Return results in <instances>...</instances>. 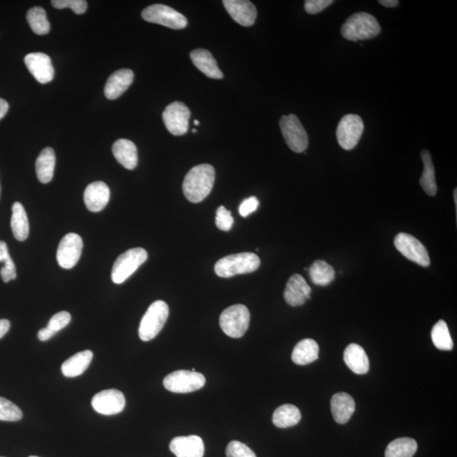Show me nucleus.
Masks as SVG:
<instances>
[{
    "mask_svg": "<svg viewBox=\"0 0 457 457\" xmlns=\"http://www.w3.org/2000/svg\"><path fill=\"white\" fill-rule=\"evenodd\" d=\"M214 180L215 171L212 165L205 164L194 166L184 179L185 196L191 203L202 202L212 191Z\"/></svg>",
    "mask_w": 457,
    "mask_h": 457,
    "instance_id": "f257e3e1",
    "label": "nucleus"
},
{
    "mask_svg": "<svg viewBox=\"0 0 457 457\" xmlns=\"http://www.w3.org/2000/svg\"><path fill=\"white\" fill-rule=\"evenodd\" d=\"M381 28L377 19L366 12L353 15L342 28V35L347 40H368L379 35Z\"/></svg>",
    "mask_w": 457,
    "mask_h": 457,
    "instance_id": "f03ea898",
    "label": "nucleus"
},
{
    "mask_svg": "<svg viewBox=\"0 0 457 457\" xmlns=\"http://www.w3.org/2000/svg\"><path fill=\"white\" fill-rule=\"evenodd\" d=\"M260 263V259L255 253H237L218 260L214 271L218 277L230 278L237 274L252 273L259 269Z\"/></svg>",
    "mask_w": 457,
    "mask_h": 457,
    "instance_id": "7ed1b4c3",
    "label": "nucleus"
},
{
    "mask_svg": "<svg viewBox=\"0 0 457 457\" xmlns=\"http://www.w3.org/2000/svg\"><path fill=\"white\" fill-rule=\"evenodd\" d=\"M169 315V306L164 301H156L150 305L139 326V337L149 342L163 330Z\"/></svg>",
    "mask_w": 457,
    "mask_h": 457,
    "instance_id": "20e7f679",
    "label": "nucleus"
},
{
    "mask_svg": "<svg viewBox=\"0 0 457 457\" xmlns=\"http://www.w3.org/2000/svg\"><path fill=\"white\" fill-rule=\"evenodd\" d=\"M147 259V252L144 248L129 249L120 255L112 268L111 279L115 284H122L138 270Z\"/></svg>",
    "mask_w": 457,
    "mask_h": 457,
    "instance_id": "39448f33",
    "label": "nucleus"
},
{
    "mask_svg": "<svg viewBox=\"0 0 457 457\" xmlns=\"http://www.w3.org/2000/svg\"><path fill=\"white\" fill-rule=\"evenodd\" d=\"M250 324V312L243 304L230 306L221 313L220 326L225 335L232 338H241Z\"/></svg>",
    "mask_w": 457,
    "mask_h": 457,
    "instance_id": "423d86ee",
    "label": "nucleus"
},
{
    "mask_svg": "<svg viewBox=\"0 0 457 457\" xmlns=\"http://www.w3.org/2000/svg\"><path fill=\"white\" fill-rule=\"evenodd\" d=\"M143 20L151 24L167 26L169 28L180 30L187 26V18L183 14L168 6L156 3L142 10Z\"/></svg>",
    "mask_w": 457,
    "mask_h": 457,
    "instance_id": "0eeeda50",
    "label": "nucleus"
},
{
    "mask_svg": "<svg viewBox=\"0 0 457 457\" xmlns=\"http://www.w3.org/2000/svg\"><path fill=\"white\" fill-rule=\"evenodd\" d=\"M279 127L286 144L295 153L304 152L308 146V136L297 116L290 114L283 115Z\"/></svg>",
    "mask_w": 457,
    "mask_h": 457,
    "instance_id": "6e6552de",
    "label": "nucleus"
},
{
    "mask_svg": "<svg viewBox=\"0 0 457 457\" xmlns=\"http://www.w3.org/2000/svg\"><path fill=\"white\" fill-rule=\"evenodd\" d=\"M206 383L205 375L189 370H177L164 379L166 390L174 393H191L200 390Z\"/></svg>",
    "mask_w": 457,
    "mask_h": 457,
    "instance_id": "1a4fd4ad",
    "label": "nucleus"
},
{
    "mask_svg": "<svg viewBox=\"0 0 457 457\" xmlns=\"http://www.w3.org/2000/svg\"><path fill=\"white\" fill-rule=\"evenodd\" d=\"M364 124L360 115L349 114L343 117L336 130L339 145L345 150L355 149L360 142Z\"/></svg>",
    "mask_w": 457,
    "mask_h": 457,
    "instance_id": "9d476101",
    "label": "nucleus"
},
{
    "mask_svg": "<svg viewBox=\"0 0 457 457\" xmlns=\"http://www.w3.org/2000/svg\"><path fill=\"white\" fill-rule=\"evenodd\" d=\"M395 245L396 249L411 262L416 263L422 267L429 266V252L424 244L416 237L409 234L400 233L395 238Z\"/></svg>",
    "mask_w": 457,
    "mask_h": 457,
    "instance_id": "9b49d317",
    "label": "nucleus"
},
{
    "mask_svg": "<svg viewBox=\"0 0 457 457\" xmlns=\"http://www.w3.org/2000/svg\"><path fill=\"white\" fill-rule=\"evenodd\" d=\"M190 109L183 102H173L163 113V120L167 129L174 136L186 134L189 128Z\"/></svg>",
    "mask_w": 457,
    "mask_h": 457,
    "instance_id": "f8f14e48",
    "label": "nucleus"
},
{
    "mask_svg": "<svg viewBox=\"0 0 457 457\" xmlns=\"http://www.w3.org/2000/svg\"><path fill=\"white\" fill-rule=\"evenodd\" d=\"M83 241L75 233L67 234L62 238L57 249V261L63 269L71 270L75 266L82 255Z\"/></svg>",
    "mask_w": 457,
    "mask_h": 457,
    "instance_id": "ddd939ff",
    "label": "nucleus"
},
{
    "mask_svg": "<svg viewBox=\"0 0 457 457\" xmlns=\"http://www.w3.org/2000/svg\"><path fill=\"white\" fill-rule=\"evenodd\" d=\"M92 406L97 413L111 416L122 413L126 407V398L122 391L111 389L94 395Z\"/></svg>",
    "mask_w": 457,
    "mask_h": 457,
    "instance_id": "4468645a",
    "label": "nucleus"
},
{
    "mask_svg": "<svg viewBox=\"0 0 457 457\" xmlns=\"http://www.w3.org/2000/svg\"><path fill=\"white\" fill-rule=\"evenodd\" d=\"M24 62L30 73L41 84L50 82L55 77V69L49 56L44 53H32L26 56Z\"/></svg>",
    "mask_w": 457,
    "mask_h": 457,
    "instance_id": "2eb2a0df",
    "label": "nucleus"
},
{
    "mask_svg": "<svg viewBox=\"0 0 457 457\" xmlns=\"http://www.w3.org/2000/svg\"><path fill=\"white\" fill-rule=\"evenodd\" d=\"M312 289L300 274H293L287 282L284 292L285 300L292 307H299L310 299Z\"/></svg>",
    "mask_w": 457,
    "mask_h": 457,
    "instance_id": "dca6fc26",
    "label": "nucleus"
},
{
    "mask_svg": "<svg viewBox=\"0 0 457 457\" xmlns=\"http://www.w3.org/2000/svg\"><path fill=\"white\" fill-rule=\"evenodd\" d=\"M169 449L176 457H203L205 443L198 436H180L173 439Z\"/></svg>",
    "mask_w": 457,
    "mask_h": 457,
    "instance_id": "f3484780",
    "label": "nucleus"
},
{
    "mask_svg": "<svg viewBox=\"0 0 457 457\" xmlns=\"http://www.w3.org/2000/svg\"><path fill=\"white\" fill-rule=\"evenodd\" d=\"M224 6L230 16L238 24L250 26L254 24L257 18V9L248 0H224Z\"/></svg>",
    "mask_w": 457,
    "mask_h": 457,
    "instance_id": "a211bd4d",
    "label": "nucleus"
},
{
    "mask_svg": "<svg viewBox=\"0 0 457 457\" xmlns=\"http://www.w3.org/2000/svg\"><path fill=\"white\" fill-rule=\"evenodd\" d=\"M111 190L103 181H95L85 189L84 203L91 212H100L107 206Z\"/></svg>",
    "mask_w": 457,
    "mask_h": 457,
    "instance_id": "6ab92c4d",
    "label": "nucleus"
},
{
    "mask_svg": "<svg viewBox=\"0 0 457 457\" xmlns=\"http://www.w3.org/2000/svg\"><path fill=\"white\" fill-rule=\"evenodd\" d=\"M134 81L133 71L129 69L116 71L109 77L104 86V94L108 100H116L122 96Z\"/></svg>",
    "mask_w": 457,
    "mask_h": 457,
    "instance_id": "aec40b11",
    "label": "nucleus"
},
{
    "mask_svg": "<svg viewBox=\"0 0 457 457\" xmlns=\"http://www.w3.org/2000/svg\"><path fill=\"white\" fill-rule=\"evenodd\" d=\"M190 56L194 66L206 77L212 79H222L224 77L217 65L216 59L207 49H195L192 51Z\"/></svg>",
    "mask_w": 457,
    "mask_h": 457,
    "instance_id": "412c9836",
    "label": "nucleus"
},
{
    "mask_svg": "<svg viewBox=\"0 0 457 457\" xmlns=\"http://www.w3.org/2000/svg\"><path fill=\"white\" fill-rule=\"evenodd\" d=\"M112 152L116 160L127 169H134L138 163L137 147L128 139H119L112 147Z\"/></svg>",
    "mask_w": 457,
    "mask_h": 457,
    "instance_id": "4be33fe9",
    "label": "nucleus"
},
{
    "mask_svg": "<svg viewBox=\"0 0 457 457\" xmlns=\"http://www.w3.org/2000/svg\"><path fill=\"white\" fill-rule=\"evenodd\" d=\"M331 411L336 422L346 424L355 411L353 398L347 393H336L331 399Z\"/></svg>",
    "mask_w": 457,
    "mask_h": 457,
    "instance_id": "5701e85b",
    "label": "nucleus"
},
{
    "mask_svg": "<svg viewBox=\"0 0 457 457\" xmlns=\"http://www.w3.org/2000/svg\"><path fill=\"white\" fill-rule=\"evenodd\" d=\"M344 361L347 367L357 375H365L369 370L368 355L357 344H350L344 351Z\"/></svg>",
    "mask_w": 457,
    "mask_h": 457,
    "instance_id": "b1692460",
    "label": "nucleus"
},
{
    "mask_svg": "<svg viewBox=\"0 0 457 457\" xmlns=\"http://www.w3.org/2000/svg\"><path fill=\"white\" fill-rule=\"evenodd\" d=\"M93 357V351L89 350L82 351L73 355L64 362L62 371L64 376L67 377H75L82 375L89 367Z\"/></svg>",
    "mask_w": 457,
    "mask_h": 457,
    "instance_id": "393cba45",
    "label": "nucleus"
},
{
    "mask_svg": "<svg viewBox=\"0 0 457 457\" xmlns=\"http://www.w3.org/2000/svg\"><path fill=\"white\" fill-rule=\"evenodd\" d=\"M56 157L52 147H45L36 160V173L40 183L47 184L50 183L54 177Z\"/></svg>",
    "mask_w": 457,
    "mask_h": 457,
    "instance_id": "a878e982",
    "label": "nucleus"
},
{
    "mask_svg": "<svg viewBox=\"0 0 457 457\" xmlns=\"http://www.w3.org/2000/svg\"><path fill=\"white\" fill-rule=\"evenodd\" d=\"M319 346L315 339H304L297 344L292 355L294 364L307 365L318 360Z\"/></svg>",
    "mask_w": 457,
    "mask_h": 457,
    "instance_id": "bb28decb",
    "label": "nucleus"
},
{
    "mask_svg": "<svg viewBox=\"0 0 457 457\" xmlns=\"http://www.w3.org/2000/svg\"><path fill=\"white\" fill-rule=\"evenodd\" d=\"M10 225L15 238L20 241H26L29 235V222L24 207L21 203L16 202L12 206Z\"/></svg>",
    "mask_w": 457,
    "mask_h": 457,
    "instance_id": "cd10ccee",
    "label": "nucleus"
},
{
    "mask_svg": "<svg viewBox=\"0 0 457 457\" xmlns=\"http://www.w3.org/2000/svg\"><path fill=\"white\" fill-rule=\"evenodd\" d=\"M301 418V411L296 406L286 404L274 411L272 420L277 428L286 429L297 425Z\"/></svg>",
    "mask_w": 457,
    "mask_h": 457,
    "instance_id": "c85d7f7f",
    "label": "nucleus"
},
{
    "mask_svg": "<svg viewBox=\"0 0 457 457\" xmlns=\"http://www.w3.org/2000/svg\"><path fill=\"white\" fill-rule=\"evenodd\" d=\"M422 163H424V172L421 176L419 183L424 189L425 194L430 196H436L437 194V184L436 174L432 161V157L428 150L422 151L421 153Z\"/></svg>",
    "mask_w": 457,
    "mask_h": 457,
    "instance_id": "c756f323",
    "label": "nucleus"
},
{
    "mask_svg": "<svg viewBox=\"0 0 457 457\" xmlns=\"http://www.w3.org/2000/svg\"><path fill=\"white\" fill-rule=\"evenodd\" d=\"M418 451L417 441L411 438H400L391 442L385 449V457H413Z\"/></svg>",
    "mask_w": 457,
    "mask_h": 457,
    "instance_id": "7c9ffc66",
    "label": "nucleus"
},
{
    "mask_svg": "<svg viewBox=\"0 0 457 457\" xmlns=\"http://www.w3.org/2000/svg\"><path fill=\"white\" fill-rule=\"evenodd\" d=\"M309 275L313 284L321 286L330 285L334 281V268L322 260H317L309 269Z\"/></svg>",
    "mask_w": 457,
    "mask_h": 457,
    "instance_id": "2f4dec72",
    "label": "nucleus"
},
{
    "mask_svg": "<svg viewBox=\"0 0 457 457\" xmlns=\"http://www.w3.org/2000/svg\"><path fill=\"white\" fill-rule=\"evenodd\" d=\"M30 28L37 35H46L50 31V24L47 18L46 11L41 7L36 6L30 9L26 14Z\"/></svg>",
    "mask_w": 457,
    "mask_h": 457,
    "instance_id": "473e14b6",
    "label": "nucleus"
},
{
    "mask_svg": "<svg viewBox=\"0 0 457 457\" xmlns=\"http://www.w3.org/2000/svg\"><path fill=\"white\" fill-rule=\"evenodd\" d=\"M431 337L433 345L439 350L451 351L454 346L447 324L444 320H440L433 327Z\"/></svg>",
    "mask_w": 457,
    "mask_h": 457,
    "instance_id": "72a5a7b5",
    "label": "nucleus"
},
{
    "mask_svg": "<svg viewBox=\"0 0 457 457\" xmlns=\"http://www.w3.org/2000/svg\"><path fill=\"white\" fill-rule=\"evenodd\" d=\"M22 416L24 414L16 404L6 398H0V420L17 422L21 420Z\"/></svg>",
    "mask_w": 457,
    "mask_h": 457,
    "instance_id": "f704fd0d",
    "label": "nucleus"
},
{
    "mask_svg": "<svg viewBox=\"0 0 457 457\" xmlns=\"http://www.w3.org/2000/svg\"><path fill=\"white\" fill-rule=\"evenodd\" d=\"M51 3L56 9L71 8L77 15L85 13L88 9V2L85 0H53Z\"/></svg>",
    "mask_w": 457,
    "mask_h": 457,
    "instance_id": "c9c22d12",
    "label": "nucleus"
},
{
    "mask_svg": "<svg viewBox=\"0 0 457 457\" xmlns=\"http://www.w3.org/2000/svg\"><path fill=\"white\" fill-rule=\"evenodd\" d=\"M226 457H257L250 448L240 441L230 442L226 448Z\"/></svg>",
    "mask_w": 457,
    "mask_h": 457,
    "instance_id": "e433bc0d",
    "label": "nucleus"
},
{
    "mask_svg": "<svg viewBox=\"0 0 457 457\" xmlns=\"http://www.w3.org/2000/svg\"><path fill=\"white\" fill-rule=\"evenodd\" d=\"M217 227L223 232H229L234 224V218L230 211L225 209V207L221 206L217 209L216 218Z\"/></svg>",
    "mask_w": 457,
    "mask_h": 457,
    "instance_id": "4c0bfd02",
    "label": "nucleus"
},
{
    "mask_svg": "<svg viewBox=\"0 0 457 457\" xmlns=\"http://www.w3.org/2000/svg\"><path fill=\"white\" fill-rule=\"evenodd\" d=\"M71 320V316L69 313L66 311L59 312L49 320L47 328L57 334L59 331L63 330L70 324Z\"/></svg>",
    "mask_w": 457,
    "mask_h": 457,
    "instance_id": "58836bf2",
    "label": "nucleus"
},
{
    "mask_svg": "<svg viewBox=\"0 0 457 457\" xmlns=\"http://www.w3.org/2000/svg\"><path fill=\"white\" fill-rule=\"evenodd\" d=\"M333 3V0H307L305 1L304 8L307 13L315 15L322 12Z\"/></svg>",
    "mask_w": 457,
    "mask_h": 457,
    "instance_id": "ea45409f",
    "label": "nucleus"
},
{
    "mask_svg": "<svg viewBox=\"0 0 457 457\" xmlns=\"http://www.w3.org/2000/svg\"><path fill=\"white\" fill-rule=\"evenodd\" d=\"M3 263V267L0 270V274H1L3 282L8 283L17 278V268L10 256Z\"/></svg>",
    "mask_w": 457,
    "mask_h": 457,
    "instance_id": "a19ab883",
    "label": "nucleus"
},
{
    "mask_svg": "<svg viewBox=\"0 0 457 457\" xmlns=\"http://www.w3.org/2000/svg\"><path fill=\"white\" fill-rule=\"evenodd\" d=\"M259 206V201L256 196H251L245 199L239 207V213L241 216L245 218L248 217L249 214H251L253 212H255Z\"/></svg>",
    "mask_w": 457,
    "mask_h": 457,
    "instance_id": "79ce46f5",
    "label": "nucleus"
},
{
    "mask_svg": "<svg viewBox=\"0 0 457 457\" xmlns=\"http://www.w3.org/2000/svg\"><path fill=\"white\" fill-rule=\"evenodd\" d=\"M55 335V332L49 330V328L46 327L41 328V330H39V334H37V337H39L41 342H46Z\"/></svg>",
    "mask_w": 457,
    "mask_h": 457,
    "instance_id": "37998d69",
    "label": "nucleus"
},
{
    "mask_svg": "<svg viewBox=\"0 0 457 457\" xmlns=\"http://www.w3.org/2000/svg\"><path fill=\"white\" fill-rule=\"evenodd\" d=\"M8 247L3 241H0V263H3L10 257Z\"/></svg>",
    "mask_w": 457,
    "mask_h": 457,
    "instance_id": "c03bdc74",
    "label": "nucleus"
},
{
    "mask_svg": "<svg viewBox=\"0 0 457 457\" xmlns=\"http://www.w3.org/2000/svg\"><path fill=\"white\" fill-rule=\"evenodd\" d=\"M10 328V322L8 319H0V339L7 334Z\"/></svg>",
    "mask_w": 457,
    "mask_h": 457,
    "instance_id": "a18cd8bd",
    "label": "nucleus"
},
{
    "mask_svg": "<svg viewBox=\"0 0 457 457\" xmlns=\"http://www.w3.org/2000/svg\"><path fill=\"white\" fill-rule=\"evenodd\" d=\"M9 111V104L3 98H0V120L6 116Z\"/></svg>",
    "mask_w": 457,
    "mask_h": 457,
    "instance_id": "49530a36",
    "label": "nucleus"
},
{
    "mask_svg": "<svg viewBox=\"0 0 457 457\" xmlns=\"http://www.w3.org/2000/svg\"><path fill=\"white\" fill-rule=\"evenodd\" d=\"M379 3L387 8H393V7L398 6L399 1L398 0H380Z\"/></svg>",
    "mask_w": 457,
    "mask_h": 457,
    "instance_id": "de8ad7c7",
    "label": "nucleus"
},
{
    "mask_svg": "<svg viewBox=\"0 0 457 457\" xmlns=\"http://www.w3.org/2000/svg\"><path fill=\"white\" fill-rule=\"evenodd\" d=\"M194 124H196V126H198V124H199L198 120H194Z\"/></svg>",
    "mask_w": 457,
    "mask_h": 457,
    "instance_id": "09e8293b",
    "label": "nucleus"
},
{
    "mask_svg": "<svg viewBox=\"0 0 457 457\" xmlns=\"http://www.w3.org/2000/svg\"><path fill=\"white\" fill-rule=\"evenodd\" d=\"M192 132H194V133H196V129H194V130H192Z\"/></svg>",
    "mask_w": 457,
    "mask_h": 457,
    "instance_id": "8fccbe9b",
    "label": "nucleus"
},
{
    "mask_svg": "<svg viewBox=\"0 0 457 457\" xmlns=\"http://www.w3.org/2000/svg\"><path fill=\"white\" fill-rule=\"evenodd\" d=\"M29 457H39V456H29Z\"/></svg>",
    "mask_w": 457,
    "mask_h": 457,
    "instance_id": "3c124183",
    "label": "nucleus"
},
{
    "mask_svg": "<svg viewBox=\"0 0 457 457\" xmlns=\"http://www.w3.org/2000/svg\"><path fill=\"white\" fill-rule=\"evenodd\" d=\"M0 192H1V188H0Z\"/></svg>",
    "mask_w": 457,
    "mask_h": 457,
    "instance_id": "603ef678",
    "label": "nucleus"
}]
</instances>
